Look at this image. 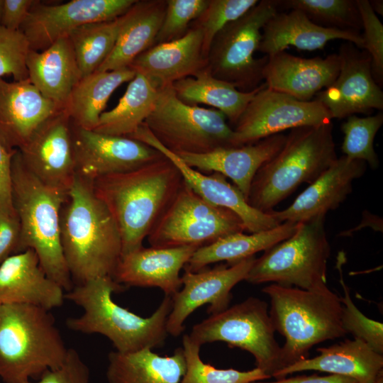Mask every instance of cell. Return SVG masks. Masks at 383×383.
<instances>
[{
	"instance_id": "cell-1",
	"label": "cell",
	"mask_w": 383,
	"mask_h": 383,
	"mask_svg": "<svg viewBox=\"0 0 383 383\" xmlns=\"http://www.w3.org/2000/svg\"><path fill=\"white\" fill-rule=\"evenodd\" d=\"M183 182L165 156L135 170L99 177L92 182L120 232L121 256L142 248L144 239L171 203Z\"/></svg>"
},
{
	"instance_id": "cell-2",
	"label": "cell",
	"mask_w": 383,
	"mask_h": 383,
	"mask_svg": "<svg viewBox=\"0 0 383 383\" xmlns=\"http://www.w3.org/2000/svg\"><path fill=\"white\" fill-rule=\"evenodd\" d=\"M60 238L74 286L113 277L122 254L119 230L92 182L77 175L61 209Z\"/></svg>"
},
{
	"instance_id": "cell-3",
	"label": "cell",
	"mask_w": 383,
	"mask_h": 383,
	"mask_svg": "<svg viewBox=\"0 0 383 383\" xmlns=\"http://www.w3.org/2000/svg\"><path fill=\"white\" fill-rule=\"evenodd\" d=\"M125 287L110 276L74 285L65 293V299L81 307L83 313L67 318V327L81 333L102 335L121 353L162 346L168 335L166 325L172 307V296L165 295L151 316L142 317L112 299L113 293Z\"/></svg>"
},
{
	"instance_id": "cell-4",
	"label": "cell",
	"mask_w": 383,
	"mask_h": 383,
	"mask_svg": "<svg viewBox=\"0 0 383 383\" xmlns=\"http://www.w3.org/2000/svg\"><path fill=\"white\" fill-rule=\"evenodd\" d=\"M11 199L20 222L17 253L33 250L45 274L65 292L74 284L61 244L60 212L67 194L50 188L23 164L18 150L11 162Z\"/></svg>"
},
{
	"instance_id": "cell-5",
	"label": "cell",
	"mask_w": 383,
	"mask_h": 383,
	"mask_svg": "<svg viewBox=\"0 0 383 383\" xmlns=\"http://www.w3.org/2000/svg\"><path fill=\"white\" fill-rule=\"evenodd\" d=\"M333 127L331 121L291 129L282 149L255 174L248 203L269 213L299 185L316 179L338 159Z\"/></svg>"
},
{
	"instance_id": "cell-6",
	"label": "cell",
	"mask_w": 383,
	"mask_h": 383,
	"mask_svg": "<svg viewBox=\"0 0 383 383\" xmlns=\"http://www.w3.org/2000/svg\"><path fill=\"white\" fill-rule=\"evenodd\" d=\"M68 348L50 311L30 304H0V378L38 379L60 366Z\"/></svg>"
},
{
	"instance_id": "cell-7",
	"label": "cell",
	"mask_w": 383,
	"mask_h": 383,
	"mask_svg": "<svg viewBox=\"0 0 383 383\" xmlns=\"http://www.w3.org/2000/svg\"><path fill=\"white\" fill-rule=\"evenodd\" d=\"M262 291L270 299L269 314L274 331L285 339L284 367L308 358L315 345L346 335L340 296L327 285L306 290L272 283Z\"/></svg>"
},
{
	"instance_id": "cell-8",
	"label": "cell",
	"mask_w": 383,
	"mask_h": 383,
	"mask_svg": "<svg viewBox=\"0 0 383 383\" xmlns=\"http://www.w3.org/2000/svg\"><path fill=\"white\" fill-rule=\"evenodd\" d=\"M325 216L300 223L289 238L255 258L245 281L272 282L311 290L326 286V267L331 246L325 230Z\"/></svg>"
},
{
	"instance_id": "cell-9",
	"label": "cell",
	"mask_w": 383,
	"mask_h": 383,
	"mask_svg": "<svg viewBox=\"0 0 383 383\" xmlns=\"http://www.w3.org/2000/svg\"><path fill=\"white\" fill-rule=\"evenodd\" d=\"M216 109L179 100L172 85L158 89L154 109L144 123L157 141L176 155L201 154L233 148V128Z\"/></svg>"
},
{
	"instance_id": "cell-10",
	"label": "cell",
	"mask_w": 383,
	"mask_h": 383,
	"mask_svg": "<svg viewBox=\"0 0 383 383\" xmlns=\"http://www.w3.org/2000/svg\"><path fill=\"white\" fill-rule=\"evenodd\" d=\"M274 333L267 303L250 296L221 312L211 314L195 324L188 335L201 347L221 341L250 353L255 359V367L272 377L284 367L282 347Z\"/></svg>"
},
{
	"instance_id": "cell-11",
	"label": "cell",
	"mask_w": 383,
	"mask_h": 383,
	"mask_svg": "<svg viewBox=\"0 0 383 383\" xmlns=\"http://www.w3.org/2000/svg\"><path fill=\"white\" fill-rule=\"evenodd\" d=\"M279 8V0L259 1L215 36L207 56V67L214 77L243 92L262 84L268 57L255 58L254 55L259 48L263 26Z\"/></svg>"
},
{
	"instance_id": "cell-12",
	"label": "cell",
	"mask_w": 383,
	"mask_h": 383,
	"mask_svg": "<svg viewBox=\"0 0 383 383\" xmlns=\"http://www.w3.org/2000/svg\"><path fill=\"white\" fill-rule=\"evenodd\" d=\"M245 231L237 214L206 201L183 179L177 194L148 235V240L153 248H200Z\"/></svg>"
},
{
	"instance_id": "cell-13",
	"label": "cell",
	"mask_w": 383,
	"mask_h": 383,
	"mask_svg": "<svg viewBox=\"0 0 383 383\" xmlns=\"http://www.w3.org/2000/svg\"><path fill=\"white\" fill-rule=\"evenodd\" d=\"M318 101H304L265 86L249 102L234 125L233 147L254 143L287 129L331 121Z\"/></svg>"
},
{
	"instance_id": "cell-14",
	"label": "cell",
	"mask_w": 383,
	"mask_h": 383,
	"mask_svg": "<svg viewBox=\"0 0 383 383\" xmlns=\"http://www.w3.org/2000/svg\"><path fill=\"white\" fill-rule=\"evenodd\" d=\"M136 0H72L59 5L35 1L20 28L33 50L43 51L73 29L84 24L113 20Z\"/></svg>"
},
{
	"instance_id": "cell-15",
	"label": "cell",
	"mask_w": 383,
	"mask_h": 383,
	"mask_svg": "<svg viewBox=\"0 0 383 383\" xmlns=\"http://www.w3.org/2000/svg\"><path fill=\"white\" fill-rule=\"evenodd\" d=\"M338 55V77L313 99L328 110L332 118L382 111L383 91L373 79L370 55L348 41L340 45Z\"/></svg>"
},
{
	"instance_id": "cell-16",
	"label": "cell",
	"mask_w": 383,
	"mask_h": 383,
	"mask_svg": "<svg viewBox=\"0 0 383 383\" xmlns=\"http://www.w3.org/2000/svg\"><path fill=\"white\" fill-rule=\"evenodd\" d=\"M255 260L252 256L233 265L185 271L181 277L182 288L172 296V307L166 325L167 333L175 337L181 335L189 316L204 304H209L207 312L210 315L226 309L232 299V289L245 280Z\"/></svg>"
},
{
	"instance_id": "cell-17",
	"label": "cell",
	"mask_w": 383,
	"mask_h": 383,
	"mask_svg": "<svg viewBox=\"0 0 383 383\" xmlns=\"http://www.w3.org/2000/svg\"><path fill=\"white\" fill-rule=\"evenodd\" d=\"M76 175L95 179L139 168L164 157L137 140L76 127L72 123Z\"/></svg>"
},
{
	"instance_id": "cell-18",
	"label": "cell",
	"mask_w": 383,
	"mask_h": 383,
	"mask_svg": "<svg viewBox=\"0 0 383 383\" xmlns=\"http://www.w3.org/2000/svg\"><path fill=\"white\" fill-rule=\"evenodd\" d=\"M27 169L46 186L68 194L76 177L71 121L59 111L18 150Z\"/></svg>"
},
{
	"instance_id": "cell-19",
	"label": "cell",
	"mask_w": 383,
	"mask_h": 383,
	"mask_svg": "<svg viewBox=\"0 0 383 383\" xmlns=\"http://www.w3.org/2000/svg\"><path fill=\"white\" fill-rule=\"evenodd\" d=\"M128 137L160 151L177 167L184 181L194 192L206 201L234 212L250 233L265 231L280 224L271 212L263 213L252 207L242 192L224 175L218 172L205 174L188 166L177 155L160 144L144 123Z\"/></svg>"
},
{
	"instance_id": "cell-20",
	"label": "cell",
	"mask_w": 383,
	"mask_h": 383,
	"mask_svg": "<svg viewBox=\"0 0 383 383\" xmlns=\"http://www.w3.org/2000/svg\"><path fill=\"white\" fill-rule=\"evenodd\" d=\"M63 107L44 97L30 82L0 78V142L10 152L20 149L49 118Z\"/></svg>"
},
{
	"instance_id": "cell-21",
	"label": "cell",
	"mask_w": 383,
	"mask_h": 383,
	"mask_svg": "<svg viewBox=\"0 0 383 383\" xmlns=\"http://www.w3.org/2000/svg\"><path fill=\"white\" fill-rule=\"evenodd\" d=\"M364 161L343 155L309 184L287 209L272 211L280 223H304L336 209L352 192L353 182L365 172Z\"/></svg>"
},
{
	"instance_id": "cell-22",
	"label": "cell",
	"mask_w": 383,
	"mask_h": 383,
	"mask_svg": "<svg viewBox=\"0 0 383 383\" xmlns=\"http://www.w3.org/2000/svg\"><path fill=\"white\" fill-rule=\"evenodd\" d=\"M197 248L143 246L121 256L113 278L124 287H157L172 296L182 286L181 270Z\"/></svg>"
},
{
	"instance_id": "cell-23",
	"label": "cell",
	"mask_w": 383,
	"mask_h": 383,
	"mask_svg": "<svg viewBox=\"0 0 383 383\" xmlns=\"http://www.w3.org/2000/svg\"><path fill=\"white\" fill-rule=\"evenodd\" d=\"M267 57L263 70L266 87L304 101L329 87L340 70L338 53L303 58L284 50Z\"/></svg>"
},
{
	"instance_id": "cell-24",
	"label": "cell",
	"mask_w": 383,
	"mask_h": 383,
	"mask_svg": "<svg viewBox=\"0 0 383 383\" xmlns=\"http://www.w3.org/2000/svg\"><path fill=\"white\" fill-rule=\"evenodd\" d=\"M202 44L201 30L190 26L182 37L156 44L145 50L128 67L143 75L158 89L179 79L194 77L207 67Z\"/></svg>"
},
{
	"instance_id": "cell-25",
	"label": "cell",
	"mask_w": 383,
	"mask_h": 383,
	"mask_svg": "<svg viewBox=\"0 0 383 383\" xmlns=\"http://www.w3.org/2000/svg\"><path fill=\"white\" fill-rule=\"evenodd\" d=\"M286 137L282 133L240 147L220 148L206 153L177 155L188 166L201 172H218L228 177L247 200L255 174L282 149Z\"/></svg>"
},
{
	"instance_id": "cell-26",
	"label": "cell",
	"mask_w": 383,
	"mask_h": 383,
	"mask_svg": "<svg viewBox=\"0 0 383 383\" xmlns=\"http://www.w3.org/2000/svg\"><path fill=\"white\" fill-rule=\"evenodd\" d=\"M65 293L48 277L31 249L12 255L0 264V304H30L50 311L63 304Z\"/></svg>"
},
{
	"instance_id": "cell-27",
	"label": "cell",
	"mask_w": 383,
	"mask_h": 383,
	"mask_svg": "<svg viewBox=\"0 0 383 383\" xmlns=\"http://www.w3.org/2000/svg\"><path fill=\"white\" fill-rule=\"evenodd\" d=\"M333 40L350 42L363 50L360 32L324 28L313 23L302 11L292 9L277 12L267 21L257 50L267 56L284 51L289 46L312 51L323 49Z\"/></svg>"
},
{
	"instance_id": "cell-28",
	"label": "cell",
	"mask_w": 383,
	"mask_h": 383,
	"mask_svg": "<svg viewBox=\"0 0 383 383\" xmlns=\"http://www.w3.org/2000/svg\"><path fill=\"white\" fill-rule=\"evenodd\" d=\"M319 355L296 362L277 372L272 377L307 370L348 377L357 383H372L383 373V355L359 339H347L329 347L318 348Z\"/></svg>"
},
{
	"instance_id": "cell-29",
	"label": "cell",
	"mask_w": 383,
	"mask_h": 383,
	"mask_svg": "<svg viewBox=\"0 0 383 383\" xmlns=\"http://www.w3.org/2000/svg\"><path fill=\"white\" fill-rule=\"evenodd\" d=\"M26 66L30 82L44 97L63 108L82 79L67 35L59 38L43 51L30 49Z\"/></svg>"
},
{
	"instance_id": "cell-30",
	"label": "cell",
	"mask_w": 383,
	"mask_h": 383,
	"mask_svg": "<svg viewBox=\"0 0 383 383\" xmlns=\"http://www.w3.org/2000/svg\"><path fill=\"white\" fill-rule=\"evenodd\" d=\"M166 9V1L136 0L123 14L114 48L96 72L128 67L135 58L155 45Z\"/></svg>"
},
{
	"instance_id": "cell-31",
	"label": "cell",
	"mask_w": 383,
	"mask_h": 383,
	"mask_svg": "<svg viewBox=\"0 0 383 383\" xmlns=\"http://www.w3.org/2000/svg\"><path fill=\"white\" fill-rule=\"evenodd\" d=\"M145 348L108 355L106 377L108 383H180L185 372L182 348L172 355L161 356Z\"/></svg>"
},
{
	"instance_id": "cell-32",
	"label": "cell",
	"mask_w": 383,
	"mask_h": 383,
	"mask_svg": "<svg viewBox=\"0 0 383 383\" xmlns=\"http://www.w3.org/2000/svg\"><path fill=\"white\" fill-rule=\"evenodd\" d=\"M298 225L285 221L265 231L250 234L240 232L224 236L197 248L184 268L185 271L197 272L218 262L235 264L289 238L294 233Z\"/></svg>"
},
{
	"instance_id": "cell-33",
	"label": "cell",
	"mask_w": 383,
	"mask_h": 383,
	"mask_svg": "<svg viewBox=\"0 0 383 383\" xmlns=\"http://www.w3.org/2000/svg\"><path fill=\"white\" fill-rule=\"evenodd\" d=\"M135 72L130 67L94 72L82 77L72 91L64 110L76 127L94 130L113 92L132 80Z\"/></svg>"
},
{
	"instance_id": "cell-34",
	"label": "cell",
	"mask_w": 383,
	"mask_h": 383,
	"mask_svg": "<svg viewBox=\"0 0 383 383\" xmlns=\"http://www.w3.org/2000/svg\"><path fill=\"white\" fill-rule=\"evenodd\" d=\"M172 85L177 98L184 103L213 106L235 125L265 83L251 91H240L231 84L214 77L206 67L195 76L179 79Z\"/></svg>"
},
{
	"instance_id": "cell-35",
	"label": "cell",
	"mask_w": 383,
	"mask_h": 383,
	"mask_svg": "<svg viewBox=\"0 0 383 383\" xmlns=\"http://www.w3.org/2000/svg\"><path fill=\"white\" fill-rule=\"evenodd\" d=\"M158 89L147 78L136 73L118 104L101 113L93 131L116 136L131 135L154 109Z\"/></svg>"
},
{
	"instance_id": "cell-36",
	"label": "cell",
	"mask_w": 383,
	"mask_h": 383,
	"mask_svg": "<svg viewBox=\"0 0 383 383\" xmlns=\"http://www.w3.org/2000/svg\"><path fill=\"white\" fill-rule=\"evenodd\" d=\"M123 20V15L108 21L84 24L67 35L82 78L96 72L110 55Z\"/></svg>"
},
{
	"instance_id": "cell-37",
	"label": "cell",
	"mask_w": 383,
	"mask_h": 383,
	"mask_svg": "<svg viewBox=\"0 0 383 383\" xmlns=\"http://www.w3.org/2000/svg\"><path fill=\"white\" fill-rule=\"evenodd\" d=\"M302 11L313 23L329 28L360 32L362 20L356 0H285L279 7Z\"/></svg>"
},
{
	"instance_id": "cell-38",
	"label": "cell",
	"mask_w": 383,
	"mask_h": 383,
	"mask_svg": "<svg viewBox=\"0 0 383 383\" xmlns=\"http://www.w3.org/2000/svg\"><path fill=\"white\" fill-rule=\"evenodd\" d=\"M200 348L188 334L183 335L185 372L180 383H251L271 378L257 367L248 371L216 368L201 360Z\"/></svg>"
},
{
	"instance_id": "cell-39",
	"label": "cell",
	"mask_w": 383,
	"mask_h": 383,
	"mask_svg": "<svg viewBox=\"0 0 383 383\" xmlns=\"http://www.w3.org/2000/svg\"><path fill=\"white\" fill-rule=\"evenodd\" d=\"M382 124V111L366 117L348 116L340 127L344 134L341 146L344 155L351 160L364 161L372 169L377 168L379 159L374 148V140Z\"/></svg>"
},
{
	"instance_id": "cell-40",
	"label": "cell",
	"mask_w": 383,
	"mask_h": 383,
	"mask_svg": "<svg viewBox=\"0 0 383 383\" xmlns=\"http://www.w3.org/2000/svg\"><path fill=\"white\" fill-rule=\"evenodd\" d=\"M343 254H339L337 268L340 274V283L343 296H340L342 304L341 322L346 334L365 343L376 353L383 355V324L363 314L353 301L350 290L343 278Z\"/></svg>"
},
{
	"instance_id": "cell-41",
	"label": "cell",
	"mask_w": 383,
	"mask_h": 383,
	"mask_svg": "<svg viewBox=\"0 0 383 383\" xmlns=\"http://www.w3.org/2000/svg\"><path fill=\"white\" fill-rule=\"evenodd\" d=\"M258 1V0H209L204 13L190 25L201 30L202 51L206 59L215 36L226 25L240 18Z\"/></svg>"
},
{
	"instance_id": "cell-42",
	"label": "cell",
	"mask_w": 383,
	"mask_h": 383,
	"mask_svg": "<svg viewBox=\"0 0 383 383\" xmlns=\"http://www.w3.org/2000/svg\"><path fill=\"white\" fill-rule=\"evenodd\" d=\"M208 4L209 0H167L165 16L155 45L182 37L192 22L204 13Z\"/></svg>"
},
{
	"instance_id": "cell-43",
	"label": "cell",
	"mask_w": 383,
	"mask_h": 383,
	"mask_svg": "<svg viewBox=\"0 0 383 383\" xmlns=\"http://www.w3.org/2000/svg\"><path fill=\"white\" fill-rule=\"evenodd\" d=\"M29 42L19 30H11L0 24V78L11 74L14 81L28 79L26 58Z\"/></svg>"
},
{
	"instance_id": "cell-44",
	"label": "cell",
	"mask_w": 383,
	"mask_h": 383,
	"mask_svg": "<svg viewBox=\"0 0 383 383\" xmlns=\"http://www.w3.org/2000/svg\"><path fill=\"white\" fill-rule=\"evenodd\" d=\"M360 14L364 41L363 50L371 57L372 74L382 88L383 84V25L372 10L368 0H356Z\"/></svg>"
},
{
	"instance_id": "cell-45",
	"label": "cell",
	"mask_w": 383,
	"mask_h": 383,
	"mask_svg": "<svg viewBox=\"0 0 383 383\" xmlns=\"http://www.w3.org/2000/svg\"><path fill=\"white\" fill-rule=\"evenodd\" d=\"M22 383H91L89 369L76 350L68 348L60 366L45 371L36 381Z\"/></svg>"
},
{
	"instance_id": "cell-46",
	"label": "cell",
	"mask_w": 383,
	"mask_h": 383,
	"mask_svg": "<svg viewBox=\"0 0 383 383\" xmlns=\"http://www.w3.org/2000/svg\"><path fill=\"white\" fill-rule=\"evenodd\" d=\"M20 231L16 213L11 214L0 211V264L17 253Z\"/></svg>"
},
{
	"instance_id": "cell-47",
	"label": "cell",
	"mask_w": 383,
	"mask_h": 383,
	"mask_svg": "<svg viewBox=\"0 0 383 383\" xmlns=\"http://www.w3.org/2000/svg\"><path fill=\"white\" fill-rule=\"evenodd\" d=\"M16 151H8L0 142V211L11 214L16 213L11 185V162Z\"/></svg>"
},
{
	"instance_id": "cell-48",
	"label": "cell",
	"mask_w": 383,
	"mask_h": 383,
	"mask_svg": "<svg viewBox=\"0 0 383 383\" xmlns=\"http://www.w3.org/2000/svg\"><path fill=\"white\" fill-rule=\"evenodd\" d=\"M35 0H4L1 25L11 30H19Z\"/></svg>"
},
{
	"instance_id": "cell-49",
	"label": "cell",
	"mask_w": 383,
	"mask_h": 383,
	"mask_svg": "<svg viewBox=\"0 0 383 383\" xmlns=\"http://www.w3.org/2000/svg\"><path fill=\"white\" fill-rule=\"evenodd\" d=\"M251 383H357L355 379L338 374H328L320 376L318 374L297 375L284 377L272 382H254Z\"/></svg>"
},
{
	"instance_id": "cell-50",
	"label": "cell",
	"mask_w": 383,
	"mask_h": 383,
	"mask_svg": "<svg viewBox=\"0 0 383 383\" xmlns=\"http://www.w3.org/2000/svg\"><path fill=\"white\" fill-rule=\"evenodd\" d=\"M369 4L372 10L377 14L383 16V1L370 0Z\"/></svg>"
},
{
	"instance_id": "cell-51",
	"label": "cell",
	"mask_w": 383,
	"mask_h": 383,
	"mask_svg": "<svg viewBox=\"0 0 383 383\" xmlns=\"http://www.w3.org/2000/svg\"><path fill=\"white\" fill-rule=\"evenodd\" d=\"M4 0H0V24L3 16V11H4Z\"/></svg>"
},
{
	"instance_id": "cell-52",
	"label": "cell",
	"mask_w": 383,
	"mask_h": 383,
	"mask_svg": "<svg viewBox=\"0 0 383 383\" xmlns=\"http://www.w3.org/2000/svg\"><path fill=\"white\" fill-rule=\"evenodd\" d=\"M372 383H383V373H382Z\"/></svg>"
}]
</instances>
